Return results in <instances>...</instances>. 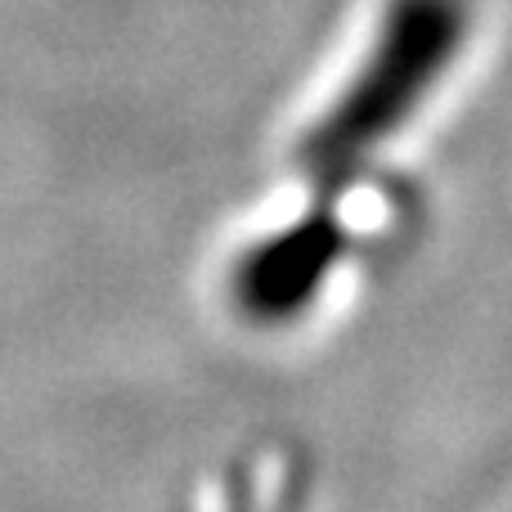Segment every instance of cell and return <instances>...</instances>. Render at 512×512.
<instances>
[{"mask_svg": "<svg viewBox=\"0 0 512 512\" xmlns=\"http://www.w3.org/2000/svg\"><path fill=\"white\" fill-rule=\"evenodd\" d=\"M463 27V0H396L378 45L342 90L337 108H328L324 122L306 135L301 162L324 194L351 180V171L414 117L459 54Z\"/></svg>", "mask_w": 512, "mask_h": 512, "instance_id": "cell-1", "label": "cell"}]
</instances>
